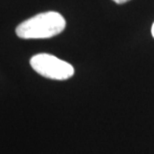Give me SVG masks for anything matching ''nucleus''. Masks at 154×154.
Returning a JSON list of instances; mask_svg holds the SVG:
<instances>
[{"mask_svg": "<svg viewBox=\"0 0 154 154\" xmlns=\"http://www.w3.org/2000/svg\"><path fill=\"white\" fill-rule=\"evenodd\" d=\"M66 21L58 12L39 13L18 25L16 34L22 39H45L58 35L64 30Z\"/></svg>", "mask_w": 154, "mask_h": 154, "instance_id": "f257e3e1", "label": "nucleus"}, {"mask_svg": "<svg viewBox=\"0 0 154 154\" xmlns=\"http://www.w3.org/2000/svg\"><path fill=\"white\" fill-rule=\"evenodd\" d=\"M113 1H114L115 3H117V4H123V3L129 1V0H113Z\"/></svg>", "mask_w": 154, "mask_h": 154, "instance_id": "7ed1b4c3", "label": "nucleus"}, {"mask_svg": "<svg viewBox=\"0 0 154 154\" xmlns=\"http://www.w3.org/2000/svg\"><path fill=\"white\" fill-rule=\"evenodd\" d=\"M151 34H152L153 38H154V23H153V25H152V28H151Z\"/></svg>", "mask_w": 154, "mask_h": 154, "instance_id": "20e7f679", "label": "nucleus"}, {"mask_svg": "<svg viewBox=\"0 0 154 154\" xmlns=\"http://www.w3.org/2000/svg\"><path fill=\"white\" fill-rule=\"evenodd\" d=\"M30 65L38 74L53 80H66L74 74L71 64L47 53L34 55L30 59Z\"/></svg>", "mask_w": 154, "mask_h": 154, "instance_id": "f03ea898", "label": "nucleus"}]
</instances>
